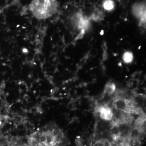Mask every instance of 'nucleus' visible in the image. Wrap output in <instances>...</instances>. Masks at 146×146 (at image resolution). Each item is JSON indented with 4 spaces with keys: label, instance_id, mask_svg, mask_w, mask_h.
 Returning <instances> with one entry per match:
<instances>
[{
    "label": "nucleus",
    "instance_id": "obj_1",
    "mask_svg": "<svg viewBox=\"0 0 146 146\" xmlns=\"http://www.w3.org/2000/svg\"><path fill=\"white\" fill-rule=\"evenodd\" d=\"M27 143L28 146H67L68 141L60 128L48 123L31 133Z\"/></svg>",
    "mask_w": 146,
    "mask_h": 146
},
{
    "label": "nucleus",
    "instance_id": "obj_2",
    "mask_svg": "<svg viewBox=\"0 0 146 146\" xmlns=\"http://www.w3.org/2000/svg\"><path fill=\"white\" fill-rule=\"evenodd\" d=\"M58 6L57 0H32L29 9L36 19L45 20L55 13Z\"/></svg>",
    "mask_w": 146,
    "mask_h": 146
},
{
    "label": "nucleus",
    "instance_id": "obj_3",
    "mask_svg": "<svg viewBox=\"0 0 146 146\" xmlns=\"http://www.w3.org/2000/svg\"><path fill=\"white\" fill-rule=\"evenodd\" d=\"M112 106L117 111L125 114H138L141 112L133 101L119 96L115 97L112 102Z\"/></svg>",
    "mask_w": 146,
    "mask_h": 146
},
{
    "label": "nucleus",
    "instance_id": "obj_4",
    "mask_svg": "<svg viewBox=\"0 0 146 146\" xmlns=\"http://www.w3.org/2000/svg\"><path fill=\"white\" fill-rule=\"evenodd\" d=\"M100 114V117L106 121H112L114 117V112L111 108L107 105L100 106L96 110Z\"/></svg>",
    "mask_w": 146,
    "mask_h": 146
},
{
    "label": "nucleus",
    "instance_id": "obj_5",
    "mask_svg": "<svg viewBox=\"0 0 146 146\" xmlns=\"http://www.w3.org/2000/svg\"><path fill=\"white\" fill-rule=\"evenodd\" d=\"M116 90V86L115 84L111 82H108L105 85L104 90V94L108 96L112 95Z\"/></svg>",
    "mask_w": 146,
    "mask_h": 146
},
{
    "label": "nucleus",
    "instance_id": "obj_6",
    "mask_svg": "<svg viewBox=\"0 0 146 146\" xmlns=\"http://www.w3.org/2000/svg\"><path fill=\"white\" fill-rule=\"evenodd\" d=\"M115 7V4L112 0H106L103 3V7L106 10H112Z\"/></svg>",
    "mask_w": 146,
    "mask_h": 146
},
{
    "label": "nucleus",
    "instance_id": "obj_7",
    "mask_svg": "<svg viewBox=\"0 0 146 146\" xmlns=\"http://www.w3.org/2000/svg\"><path fill=\"white\" fill-rule=\"evenodd\" d=\"M133 55L130 52H126L123 55V59L126 63H129L133 60Z\"/></svg>",
    "mask_w": 146,
    "mask_h": 146
}]
</instances>
